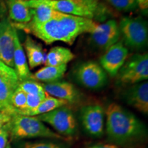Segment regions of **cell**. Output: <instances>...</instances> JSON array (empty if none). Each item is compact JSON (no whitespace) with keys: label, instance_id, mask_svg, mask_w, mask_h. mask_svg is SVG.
<instances>
[{"label":"cell","instance_id":"obj_32","mask_svg":"<svg viewBox=\"0 0 148 148\" xmlns=\"http://www.w3.org/2000/svg\"><path fill=\"white\" fill-rule=\"evenodd\" d=\"M14 69L10 68V66H7L6 64L3 63L1 60H0V75L3 73H10V72L14 71Z\"/></svg>","mask_w":148,"mask_h":148},{"label":"cell","instance_id":"obj_14","mask_svg":"<svg viewBox=\"0 0 148 148\" xmlns=\"http://www.w3.org/2000/svg\"><path fill=\"white\" fill-rule=\"evenodd\" d=\"M42 86L47 95L62 99L68 103L76 102L79 98V92L75 86L65 81L43 83Z\"/></svg>","mask_w":148,"mask_h":148},{"label":"cell","instance_id":"obj_2","mask_svg":"<svg viewBox=\"0 0 148 148\" xmlns=\"http://www.w3.org/2000/svg\"><path fill=\"white\" fill-rule=\"evenodd\" d=\"M106 114V133L112 141L123 144L138 137L144 132L140 120L117 103H110Z\"/></svg>","mask_w":148,"mask_h":148},{"label":"cell","instance_id":"obj_36","mask_svg":"<svg viewBox=\"0 0 148 148\" xmlns=\"http://www.w3.org/2000/svg\"><path fill=\"white\" fill-rule=\"evenodd\" d=\"M77 1H79V2H81V3H82V0H77Z\"/></svg>","mask_w":148,"mask_h":148},{"label":"cell","instance_id":"obj_11","mask_svg":"<svg viewBox=\"0 0 148 148\" xmlns=\"http://www.w3.org/2000/svg\"><path fill=\"white\" fill-rule=\"evenodd\" d=\"M16 28L7 18L0 20V54L1 60L14 69V34Z\"/></svg>","mask_w":148,"mask_h":148},{"label":"cell","instance_id":"obj_17","mask_svg":"<svg viewBox=\"0 0 148 148\" xmlns=\"http://www.w3.org/2000/svg\"><path fill=\"white\" fill-rule=\"evenodd\" d=\"M29 68L32 69L36 66L43 64L45 54L42 50V45L33 39L30 36H27L24 41Z\"/></svg>","mask_w":148,"mask_h":148},{"label":"cell","instance_id":"obj_34","mask_svg":"<svg viewBox=\"0 0 148 148\" xmlns=\"http://www.w3.org/2000/svg\"><path fill=\"white\" fill-rule=\"evenodd\" d=\"M2 8H1V4H0V18H1V13H2Z\"/></svg>","mask_w":148,"mask_h":148},{"label":"cell","instance_id":"obj_1","mask_svg":"<svg viewBox=\"0 0 148 148\" xmlns=\"http://www.w3.org/2000/svg\"><path fill=\"white\" fill-rule=\"evenodd\" d=\"M13 26L32 34L47 45L62 41L72 45L79 35L90 34L99 23L92 18L60 12L56 17L42 23H12Z\"/></svg>","mask_w":148,"mask_h":148},{"label":"cell","instance_id":"obj_8","mask_svg":"<svg viewBox=\"0 0 148 148\" xmlns=\"http://www.w3.org/2000/svg\"><path fill=\"white\" fill-rule=\"evenodd\" d=\"M29 8L37 5H44L61 13L92 18V14L82 3L75 0H24Z\"/></svg>","mask_w":148,"mask_h":148},{"label":"cell","instance_id":"obj_13","mask_svg":"<svg viewBox=\"0 0 148 148\" xmlns=\"http://www.w3.org/2000/svg\"><path fill=\"white\" fill-rule=\"evenodd\" d=\"M15 71L0 75V111L7 110L14 112L11 105V97L19 84Z\"/></svg>","mask_w":148,"mask_h":148},{"label":"cell","instance_id":"obj_29","mask_svg":"<svg viewBox=\"0 0 148 148\" xmlns=\"http://www.w3.org/2000/svg\"><path fill=\"white\" fill-rule=\"evenodd\" d=\"M14 112H11L7 110L0 111V129L10 121L12 114Z\"/></svg>","mask_w":148,"mask_h":148},{"label":"cell","instance_id":"obj_33","mask_svg":"<svg viewBox=\"0 0 148 148\" xmlns=\"http://www.w3.org/2000/svg\"><path fill=\"white\" fill-rule=\"evenodd\" d=\"M138 3V7L140 10H145L148 8V0H136Z\"/></svg>","mask_w":148,"mask_h":148},{"label":"cell","instance_id":"obj_6","mask_svg":"<svg viewBox=\"0 0 148 148\" xmlns=\"http://www.w3.org/2000/svg\"><path fill=\"white\" fill-rule=\"evenodd\" d=\"M123 84H134L148 79V54H134L127 58L118 72Z\"/></svg>","mask_w":148,"mask_h":148},{"label":"cell","instance_id":"obj_23","mask_svg":"<svg viewBox=\"0 0 148 148\" xmlns=\"http://www.w3.org/2000/svg\"><path fill=\"white\" fill-rule=\"evenodd\" d=\"M18 87L26 95H47L42 84L32 79L20 82Z\"/></svg>","mask_w":148,"mask_h":148},{"label":"cell","instance_id":"obj_31","mask_svg":"<svg viewBox=\"0 0 148 148\" xmlns=\"http://www.w3.org/2000/svg\"><path fill=\"white\" fill-rule=\"evenodd\" d=\"M88 148H119V147L117 145H115V144L99 143L90 146Z\"/></svg>","mask_w":148,"mask_h":148},{"label":"cell","instance_id":"obj_21","mask_svg":"<svg viewBox=\"0 0 148 148\" xmlns=\"http://www.w3.org/2000/svg\"><path fill=\"white\" fill-rule=\"evenodd\" d=\"M75 57L68 48L56 46L53 47L45 55L43 64L45 66H60L67 64Z\"/></svg>","mask_w":148,"mask_h":148},{"label":"cell","instance_id":"obj_22","mask_svg":"<svg viewBox=\"0 0 148 148\" xmlns=\"http://www.w3.org/2000/svg\"><path fill=\"white\" fill-rule=\"evenodd\" d=\"M29 9L32 14V19L29 22L33 23H45L60 13L44 5H37Z\"/></svg>","mask_w":148,"mask_h":148},{"label":"cell","instance_id":"obj_35","mask_svg":"<svg viewBox=\"0 0 148 148\" xmlns=\"http://www.w3.org/2000/svg\"><path fill=\"white\" fill-rule=\"evenodd\" d=\"M6 148H10V145H9V144H8V145L7 146Z\"/></svg>","mask_w":148,"mask_h":148},{"label":"cell","instance_id":"obj_37","mask_svg":"<svg viewBox=\"0 0 148 148\" xmlns=\"http://www.w3.org/2000/svg\"><path fill=\"white\" fill-rule=\"evenodd\" d=\"M0 60H1V54H0Z\"/></svg>","mask_w":148,"mask_h":148},{"label":"cell","instance_id":"obj_16","mask_svg":"<svg viewBox=\"0 0 148 148\" xmlns=\"http://www.w3.org/2000/svg\"><path fill=\"white\" fill-rule=\"evenodd\" d=\"M14 69L17 75L19 82L31 79L32 73L29 71L27 64L26 56L23 49L17 32L14 34Z\"/></svg>","mask_w":148,"mask_h":148},{"label":"cell","instance_id":"obj_26","mask_svg":"<svg viewBox=\"0 0 148 148\" xmlns=\"http://www.w3.org/2000/svg\"><path fill=\"white\" fill-rule=\"evenodd\" d=\"M47 95H27L26 107L24 110H34L37 108Z\"/></svg>","mask_w":148,"mask_h":148},{"label":"cell","instance_id":"obj_30","mask_svg":"<svg viewBox=\"0 0 148 148\" xmlns=\"http://www.w3.org/2000/svg\"><path fill=\"white\" fill-rule=\"evenodd\" d=\"M82 3L92 14H95L97 9L98 0H82Z\"/></svg>","mask_w":148,"mask_h":148},{"label":"cell","instance_id":"obj_24","mask_svg":"<svg viewBox=\"0 0 148 148\" xmlns=\"http://www.w3.org/2000/svg\"><path fill=\"white\" fill-rule=\"evenodd\" d=\"M106 1L116 10L121 12H130L138 8L136 0H106Z\"/></svg>","mask_w":148,"mask_h":148},{"label":"cell","instance_id":"obj_18","mask_svg":"<svg viewBox=\"0 0 148 148\" xmlns=\"http://www.w3.org/2000/svg\"><path fill=\"white\" fill-rule=\"evenodd\" d=\"M67 103V101L47 95L45 99L42 101V102L40 103L39 106L34 109V110H18L14 109V112L21 114V115L32 116H38L40 115V114L47 113V112H51V111L60 108L61 106H66Z\"/></svg>","mask_w":148,"mask_h":148},{"label":"cell","instance_id":"obj_38","mask_svg":"<svg viewBox=\"0 0 148 148\" xmlns=\"http://www.w3.org/2000/svg\"><path fill=\"white\" fill-rule=\"evenodd\" d=\"M75 1H77V0H75ZM81 3V2H80Z\"/></svg>","mask_w":148,"mask_h":148},{"label":"cell","instance_id":"obj_12","mask_svg":"<svg viewBox=\"0 0 148 148\" xmlns=\"http://www.w3.org/2000/svg\"><path fill=\"white\" fill-rule=\"evenodd\" d=\"M104 110L99 104L84 106L81 110V121L85 130L91 136L100 137L103 134Z\"/></svg>","mask_w":148,"mask_h":148},{"label":"cell","instance_id":"obj_4","mask_svg":"<svg viewBox=\"0 0 148 148\" xmlns=\"http://www.w3.org/2000/svg\"><path fill=\"white\" fill-rule=\"evenodd\" d=\"M119 28L126 47L139 50L147 45L148 27L143 18L125 17L120 21Z\"/></svg>","mask_w":148,"mask_h":148},{"label":"cell","instance_id":"obj_25","mask_svg":"<svg viewBox=\"0 0 148 148\" xmlns=\"http://www.w3.org/2000/svg\"><path fill=\"white\" fill-rule=\"evenodd\" d=\"M26 94L18 87L11 97V105L15 110H24L26 107Z\"/></svg>","mask_w":148,"mask_h":148},{"label":"cell","instance_id":"obj_10","mask_svg":"<svg viewBox=\"0 0 148 148\" xmlns=\"http://www.w3.org/2000/svg\"><path fill=\"white\" fill-rule=\"evenodd\" d=\"M128 49L121 41L108 47L100 58V65L111 76L117 75L128 56Z\"/></svg>","mask_w":148,"mask_h":148},{"label":"cell","instance_id":"obj_27","mask_svg":"<svg viewBox=\"0 0 148 148\" xmlns=\"http://www.w3.org/2000/svg\"><path fill=\"white\" fill-rule=\"evenodd\" d=\"M22 148H62L60 145L51 142H38V143H26Z\"/></svg>","mask_w":148,"mask_h":148},{"label":"cell","instance_id":"obj_20","mask_svg":"<svg viewBox=\"0 0 148 148\" xmlns=\"http://www.w3.org/2000/svg\"><path fill=\"white\" fill-rule=\"evenodd\" d=\"M9 17L15 23H26L32 19L30 9L26 6L24 0H6Z\"/></svg>","mask_w":148,"mask_h":148},{"label":"cell","instance_id":"obj_7","mask_svg":"<svg viewBox=\"0 0 148 148\" xmlns=\"http://www.w3.org/2000/svg\"><path fill=\"white\" fill-rule=\"evenodd\" d=\"M75 75L81 84L90 89L101 88L107 83L106 71L100 64L93 61H88L79 65Z\"/></svg>","mask_w":148,"mask_h":148},{"label":"cell","instance_id":"obj_28","mask_svg":"<svg viewBox=\"0 0 148 148\" xmlns=\"http://www.w3.org/2000/svg\"><path fill=\"white\" fill-rule=\"evenodd\" d=\"M10 133L5 124L3 127L0 129V148H6L8 145V137Z\"/></svg>","mask_w":148,"mask_h":148},{"label":"cell","instance_id":"obj_9","mask_svg":"<svg viewBox=\"0 0 148 148\" xmlns=\"http://www.w3.org/2000/svg\"><path fill=\"white\" fill-rule=\"evenodd\" d=\"M90 34L92 45L101 50H106L119 41L121 36L117 22L113 19L99 24L97 29Z\"/></svg>","mask_w":148,"mask_h":148},{"label":"cell","instance_id":"obj_19","mask_svg":"<svg viewBox=\"0 0 148 148\" xmlns=\"http://www.w3.org/2000/svg\"><path fill=\"white\" fill-rule=\"evenodd\" d=\"M67 69V64L60 66H45L32 74L31 79L44 83L59 81L64 76Z\"/></svg>","mask_w":148,"mask_h":148},{"label":"cell","instance_id":"obj_15","mask_svg":"<svg viewBox=\"0 0 148 148\" xmlns=\"http://www.w3.org/2000/svg\"><path fill=\"white\" fill-rule=\"evenodd\" d=\"M127 104L147 114L148 113V82L137 83L129 88L125 94Z\"/></svg>","mask_w":148,"mask_h":148},{"label":"cell","instance_id":"obj_3","mask_svg":"<svg viewBox=\"0 0 148 148\" xmlns=\"http://www.w3.org/2000/svg\"><path fill=\"white\" fill-rule=\"evenodd\" d=\"M7 126L11 136L15 139L41 137L69 140V138L64 137L46 126L36 116L21 115L14 112Z\"/></svg>","mask_w":148,"mask_h":148},{"label":"cell","instance_id":"obj_5","mask_svg":"<svg viewBox=\"0 0 148 148\" xmlns=\"http://www.w3.org/2000/svg\"><path fill=\"white\" fill-rule=\"evenodd\" d=\"M40 121L50 125L57 133L68 138L76 133L77 123L71 110L65 106L36 116Z\"/></svg>","mask_w":148,"mask_h":148}]
</instances>
